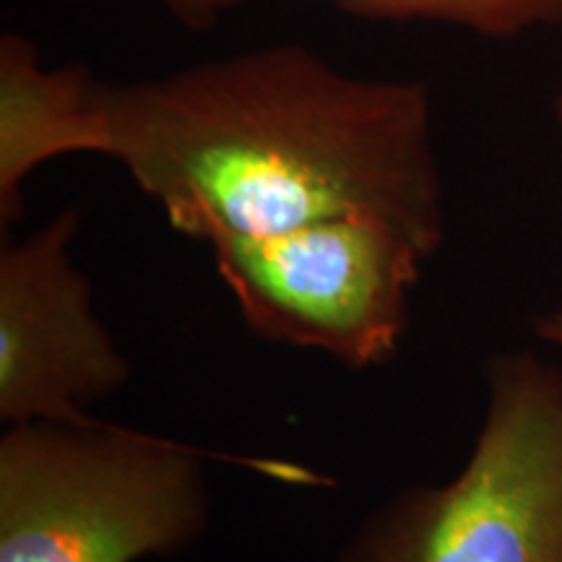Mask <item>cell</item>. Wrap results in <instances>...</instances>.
I'll list each match as a JSON object with an SVG mask.
<instances>
[{
    "instance_id": "cell-1",
    "label": "cell",
    "mask_w": 562,
    "mask_h": 562,
    "mask_svg": "<svg viewBox=\"0 0 562 562\" xmlns=\"http://www.w3.org/2000/svg\"><path fill=\"white\" fill-rule=\"evenodd\" d=\"M94 154L191 240L385 220L430 256L446 237L430 87L362 79L286 42L91 87Z\"/></svg>"
},
{
    "instance_id": "cell-2",
    "label": "cell",
    "mask_w": 562,
    "mask_h": 562,
    "mask_svg": "<svg viewBox=\"0 0 562 562\" xmlns=\"http://www.w3.org/2000/svg\"><path fill=\"white\" fill-rule=\"evenodd\" d=\"M209 518L206 456L188 442L94 417L0 438V562L175 558Z\"/></svg>"
},
{
    "instance_id": "cell-3",
    "label": "cell",
    "mask_w": 562,
    "mask_h": 562,
    "mask_svg": "<svg viewBox=\"0 0 562 562\" xmlns=\"http://www.w3.org/2000/svg\"><path fill=\"white\" fill-rule=\"evenodd\" d=\"M484 389L459 474L398 490L336 562H562V364L503 351Z\"/></svg>"
},
{
    "instance_id": "cell-4",
    "label": "cell",
    "mask_w": 562,
    "mask_h": 562,
    "mask_svg": "<svg viewBox=\"0 0 562 562\" xmlns=\"http://www.w3.org/2000/svg\"><path fill=\"white\" fill-rule=\"evenodd\" d=\"M216 273L258 339L383 368L409 328L412 292L430 252L372 216H339L209 243Z\"/></svg>"
},
{
    "instance_id": "cell-5",
    "label": "cell",
    "mask_w": 562,
    "mask_h": 562,
    "mask_svg": "<svg viewBox=\"0 0 562 562\" xmlns=\"http://www.w3.org/2000/svg\"><path fill=\"white\" fill-rule=\"evenodd\" d=\"M79 222V209H63L0 250V419L9 427L91 419V406L131 378L70 256Z\"/></svg>"
},
{
    "instance_id": "cell-6",
    "label": "cell",
    "mask_w": 562,
    "mask_h": 562,
    "mask_svg": "<svg viewBox=\"0 0 562 562\" xmlns=\"http://www.w3.org/2000/svg\"><path fill=\"white\" fill-rule=\"evenodd\" d=\"M94 76L87 66H42L32 40H0V224L24 211L21 191L32 172L68 154H94Z\"/></svg>"
},
{
    "instance_id": "cell-7",
    "label": "cell",
    "mask_w": 562,
    "mask_h": 562,
    "mask_svg": "<svg viewBox=\"0 0 562 562\" xmlns=\"http://www.w3.org/2000/svg\"><path fill=\"white\" fill-rule=\"evenodd\" d=\"M191 30H209L245 0H154ZM341 11L368 21H425L459 26L490 40H516L562 24V0H336Z\"/></svg>"
},
{
    "instance_id": "cell-8",
    "label": "cell",
    "mask_w": 562,
    "mask_h": 562,
    "mask_svg": "<svg viewBox=\"0 0 562 562\" xmlns=\"http://www.w3.org/2000/svg\"><path fill=\"white\" fill-rule=\"evenodd\" d=\"M533 331H537L542 341L562 349V307H554V311L539 315V318L533 321Z\"/></svg>"
},
{
    "instance_id": "cell-9",
    "label": "cell",
    "mask_w": 562,
    "mask_h": 562,
    "mask_svg": "<svg viewBox=\"0 0 562 562\" xmlns=\"http://www.w3.org/2000/svg\"><path fill=\"white\" fill-rule=\"evenodd\" d=\"M558 117H560V123H562V94H560V100H558Z\"/></svg>"
}]
</instances>
